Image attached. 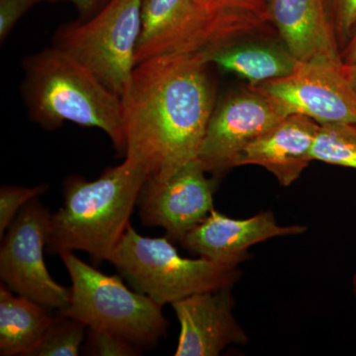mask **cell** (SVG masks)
Returning a JSON list of instances; mask_svg holds the SVG:
<instances>
[{
    "instance_id": "21",
    "label": "cell",
    "mask_w": 356,
    "mask_h": 356,
    "mask_svg": "<svg viewBox=\"0 0 356 356\" xmlns=\"http://www.w3.org/2000/svg\"><path fill=\"white\" fill-rule=\"evenodd\" d=\"M48 184L34 187L3 185L0 188V238L6 235V229L17 216L19 211L41 194L48 191Z\"/></svg>"
},
{
    "instance_id": "15",
    "label": "cell",
    "mask_w": 356,
    "mask_h": 356,
    "mask_svg": "<svg viewBox=\"0 0 356 356\" xmlns=\"http://www.w3.org/2000/svg\"><path fill=\"white\" fill-rule=\"evenodd\" d=\"M318 126L302 115L284 117L277 125L245 147L238 166H262L276 177L280 185L290 186L313 161L312 147Z\"/></svg>"
},
{
    "instance_id": "7",
    "label": "cell",
    "mask_w": 356,
    "mask_h": 356,
    "mask_svg": "<svg viewBox=\"0 0 356 356\" xmlns=\"http://www.w3.org/2000/svg\"><path fill=\"white\" fill-rule=\"evenodd\" d=\"M245 36L218 19L205 0H143L136 64L158 56L210 54Z\"/></svg>"
},
{
    "instance_id": "1",
    "label": "cell",
    "mask_w": 356,
    "mask_h": 356,
    "mask_svg": "<svg viewBox=\"0 0 356 356\" xmlns=\"http://www.w3.org/2000/svg\"><path fill=\"white\" fill-rule=\"evenodd\" d=\"M207 56H158L134 67L121 96L125 158L147 177H170L198 159L215 107Z\"/></svg>"
},
{
    "instance_id": "11",
    "label": "cell",
    "mask_w": 356,
    "mask_h": 356,
    "mask_svg": "<svg viewBox=\"0 0 356 356\" xmlns=\"http://www.w3.org/2000/svg\"><path fill=\"white\" fill-rule=\"evenodd\" d=\"M284 117L270 100L252 89L228 96L213 110L199 161L207 172L236 168L245 147Z\"/></svg>"
},
{
    "instance_id": "8",
    "label": "cell",
    "mask_w": 356,
    "mask_h": 356,
    "mask_svg": "<svg viewBox=\"0 0 356 356\" xmlns=\"http://www.w3.org/2000/svg\"><path fill=\"white\" fill-rule=\"evenodd\" d=\"M51 217L38 197L19 211L1 238L0 278L16 294L60 311L69 305L70 287L58 284L44 264Z\"/></svg>"
},
{
    "instance_id": "22",
    "label": "cell",
    "mask_w": 356,
    "mask_h": 356,
    "mask_svg": "<svg viewBox=\"0 0 356 356\" xmlns=\"http://www.w3.org/2000/svg\"><path fill=\"white\" fill-rule=\"evenodd\" d=\"M327 14L343 51L356 27V0H325Z\"/></svg>"
},
{
    "instance_id": "2",
    "label": "cell",
    "mask_w": 356,
    "mask_h": 356,
    "mask_svg": "<svg viewBox=\"0 0 356 356\" xmlns=\"http://www.w3.org/2000/svg\"><path fill=\"white\" fill-rule=\"evenodd\" d=\"M147 177L145 166L125 158L92 181L79 175L65 178L64 204L51 217L48 252L81 250L96 262L109 261Z\"/></svg>"
},
{
    "instance_id": "17",
    "label": "cell",
    "mask_w": 356,
    "mask_h": 356,
    "mask_svg": "<svg viewBox=\"0 0 356 356\" xmlns=\"http://www.w3.org/2000/svg\"><path fill=\"white\" fill-rule=\"evenodd\" d=\"M209 64L247 79L250 86L291 74L299 62L283 47L232 43L211 51Z\"/></svg>"
},
{
    "instance_id": "20",
    "label": "cell",
    "mask_w": 356,
    "mask_h": 356,
    "mask_svg": "<svg viewBox=\"0 0 356 356\" xmlns=\"http://www.w3.org/2000/svg\"><path fill=\"white\" fill-rule=\"evenodd\" d=\"M269 0H205L225 24L250 34L261 32L268 19Z\"/></svg>"
},
{
    "instance_id": "23",
    "label": "cell",
    "mask_w": 356,
    "mask_h": 356,
    "mask_svg": "<svg viewBox=\"0 0 356 356\" xmlns=\"http://www.w3.org/2000/svg\"><path fill=\"white\" fill-rule=\"evenodd\" d=\"M86 350L91 355L135 356L140 355V346L110 332L88 329Z\"/></svg>"
},
{
    "instance_id": "12",
    "label": "cell",
    "mask_w": 356,
    "mask_h": 356,
    "mask_svg": "<svg viewBox=\"0 0 356 356\" xmlns=\"http://www.w3.org/2000/svg\"><path fill=\"white\" fill-rule=\"evenodd\" d=\"M232 287L198 293L172 304L180 325L175 356H217L248 336L236 322Z\"/></svg>"
},
{
    "instance_id": "24",
    "label": "cell",
    "mask_w": 356,
    "mask_h": 356,
    "mask_svg": "<svg viewBox=\"0 0 356 356\" xmlns=\"http://www.w3.org/2000/svg\"><path fill=\"white\" fill-rule=\"evenodd\" d=\"M44 0H0V41L3 43L18 21Z\"/></svg>"
},
{
    "instance_id": "28",
    "label": "cell",
    "mask_w": 356,
    "mask_h": 356,
    "mask_svg": "<svg viewBox=\"0 0 356 356\" xmlns=\"http://www.w3.org/2000/svg\"><path fill=\"white\" fill-rule=\"evenodd\" d=\"M353 291H355V297H356V271H355V275H353Z\"/></svg>"
},
{
    "instance_id": "16",
    "label": "cell",
    "mask_w": 356,
    "mask_h": 356,
    "mask_svg": "<svg viewBox=\"0 0 356 356\" xmlns=\"http://www.w3.org/2000/svg\"><path fill=\"white\" fill-rule=\"evenodd\" d=\"M46 307L0 285V355L29 356L53 317Z\"/></svg>"
},
{
    "instance_id": "3",
    "label": "cell",
    "mask_w": 356,
    "mask_h": 356,
    "mask_svg": "<svg viewBox=\"0 0 356 356\" xmlns=\"http://www.w3.org/2000/svg\"><path fill=\"white\" fill-rule=\"evenodd\" d=\"M22 93L30 118L47 130L65 122L97 128L125 156L121 97L57 47L25 58Z\"/></svg>"
},
{
    "instance_id": "19",
    "label": "cell",
    "mask_w": 356,
    "mask_h": 356,
    "mask_svg": "<svg viewBox=\"0 0 356 356\" xmlns=\"http://www.w3.org/2000/svg\"><path fill=\"white\" fill-rule=\"evenodd\" d=\"M86 325L57 313L38 346L29 356H77L86 337Z\"/></svg>"
},
{
    "instance_id": "9",
    "label": "cell",
    "mask_w": 356,
    "mask_h": 356,
    "mask_svg": "<svg viewBox=\"0 0 356 356\" xmlns=\"http://www.w3.org/2000/svg\"><path fill=\"white\" fill-rule=\"evenodd\" d=\"M343 65L299 62L288 76L250 88L266 96L285 117L302 115L318 125L356 123V96Z\"/></svg>"
},
{
    "instance_id": "4",
    "label": "cell",
    "mask_w": 356,
    "mask_h": 356,
    "mask_svg": "<svg viewBox=\"0 0 356 356\" xmlns=\"http://www.w3.org/2000/svg\"><path fill=\"white\" fill-rule=\"evenodd\" d=\"M108 261L134 290L161 306L232 287L241 275L238 266L181 257L168 236H143L131 224Z\"/></svg>"
},
{
    "instance_id": "25",
    "label": "cell",
    "mask_w": 356,
    "mask_h": 356,
    "mask_svg": "<svg viewBox=\"0 0 356 356\" xmlns=\"http://www.w3.org/2000/svg\"><path fill=\"white\" fill-rule=\"evenodd\" d=\"M67 1L76 6L79 21H86L95 17L111 0H44V2Z\"/></svg>"
},
{
    "instance_id": "14",
    "label": "cell",
    "mask_w": 356,
    "mask_h": 356,
    "mask_svg": "<svg viewBox=\"0 0 356 356\" xmlns=\"http://www.w3.org/2000/svg\"><path fill=\"white\" fill-rule=\"evenodd\" d=\"M268 19L298 62L343 65L325 0H269Z\"/></svg>"
},
{
    "instance_id": "6",
    "label": "cell",
    "mask_w": 356,
    "mask_h": 356,
    "mask_svg": "<svg viewBox=\"0 0 356 356\" xmlns=\"http://www.w3.org/2000/svg\"><path fill=\"white\" fill-rule=\"evenodd\" d=\"M142 6L143 0H111L91 19L58 27L54 46L76 58L121 97L137 65Z\"/></svg>"
},
{
    "instance_id": "26",
    "label": "cell",
    "mask_w": 356,
    "mask_h": 356,
    "mask_svg": "<svg viewBox=\"0 0 356 356\" xmlns=\"http://www.w3.org/2000/svg\"><path fill=\"white\" fill-rule=\"evenodd\" d=\"M341 56L343 65L356 64V27L350 41L341 51Z\"/></svg>"
},
{
    "instance_id": "18",
    "label": "cell",
    "mask_w": 356,
    "mask_h": 356,
    "mask_svg": "<svg viewBox=\"0 0 356 356\" xmlns=\"http://www.w3.org/2000/svg\"><path fill=\"white\" fill-rule=\"evenodd\" d=\"M312 159L356 170V123L318 126Z\"/></svg>"
},
{
    "instance_id": "5",
    "label": "cell",
    "mask_w": 356,
    "mask_h": 356,
    "mask_svg": "<svg viewBox=\"0 0 356 356\" xmlns=\"http://www.w3.org/2000/svg\"><path fill=\"white\" fill-rule=\"evenodd\" d=\"M72 280L69 305L58 311L86 325L110 332L136 346H154L165 337L168 321L163 306L129 289L117 275H106L76 257L72 250L58 252Z\"/></svg>"
},
{
    "instance_id": "10",
    "label": "cell",
    "mask_w": 356,
    "mask_h": 356,
    "mask_svg": "<svg viewBox=\"0 0 356 356\" xmlns=\"http://www.w3.org/2000/svg\"><path fill=\"white\" fill-rule=\"evenodd\" d=\"M198 159L165 178L147 177L138 207L147 227H161L172 242L185 236L214 210L215 182Z\"/></svg>"
},
{
    "instance_id": "13",
    "label": "cell",
    "mask_w": 356,
    "mask_h": 356,
    "mask_svg": "<svg viewBox=\"0 0 356 356\" xmlns=\"http://www.w3.org/2000/svg\"><path fill=\"white\" fill-rule=\"evenodd\" d=\"M306 231L303 225L281 226L271 211H262L248 219H235L214 209L185 236L181 243L191 254L238 266L250 259L248 250L252 245L276 236L301 235Z\"/></svg>"
},
{
    "instance_id": "27",
    "label": "cell",
    "mask_w": 356,
    "mask_h": 356,
    "mask_svg": "<svg viewBox=\"0 0 356 356\" xmlns=\"http://www.w3.org/2000/svg\"><path fill=\"white\" fill-rule=\"evenodd\" d=\"M343 72L346 81L356 96V64L343 65Z\"/></svg>"
}]
</instances>
